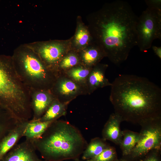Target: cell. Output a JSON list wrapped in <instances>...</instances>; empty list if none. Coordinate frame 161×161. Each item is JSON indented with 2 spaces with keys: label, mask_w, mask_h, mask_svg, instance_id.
Masks as SVG:
<instances>
[{
  "label": "cell",
  "mask_w": 161,
  "mask_h": 161,
  "mask_svg": "<svg viewBox=\"0 0 161 161\" xmlns=\"http://www.w3.org/2000/svg\"><path fill=\"white\" fill-rule=\"evenodd\" d=\"M137 18L129 4L120 0L107 4L94 15L92 30L95 43L116 65L125 61L137 46Z\"/></svg>",
  "instance_id": "cell-1"
},
{
  "label": "cell",
  "mask_w": 161,
  "mask_h": 161,
  "mask_svg": "<svg viewBox=\"0 0 161 161\" xmlns=\"http://www.w3.org/2000/svg\"><path fill=\"white\" fill-rule=\"evenodd\" d=\"M109 99L123 121L140 124L161 117V89L148 79L120 75L112 83Z\"/></svg>",
  "instance_id": "cell-2"
},
{
  "label": "cell",
  "mask_w": 161,
  "mask_h": 161,
  "mask_svg": "<svg viewBox=\"0 0 161 161\" xmlns=\"http://www.w3.org/2000/svg\"><path fill=\"white\" fill-rule=\"evenodd\" d=\"M0 106L17 120L32 115L30 89L15 68L11 56L0 55Z\"/></svg>",
  "instance_id": "cell-3"
},
{
  "label": "cell",
  "mask_w": 161,
  "mask_h": 161,
  "mask_svg": "<svg viewBox=\"0 0 161 161\" xmlns=\"http://www.w3.org/2000/svg\"><path fill=\"white\" fill-rule=\"evenodd\" d=\"M38 148L45 156L57 160L76 157L88 143L80 131L68 122L56 120L38 139Z\"/></svg>",
  "instance_id": "cell-4"
},
{
  "label": "cell",
  "mask_w": 161,
  "mask_h": 161,
  "mask_svg": "<svg viewBox=\"0 0 161 161\" xmlns=\"http://www.w3.org/2000/svg\"><path fill=\"white\" fill-rule=\"evenodd\" d=\"M15 70L30 89H51L58 74L48 68L26 44L14 50L11 56Z\"/></svg>",
  "instance_id": "cell-5"
},
{
  "label": "cell",
  "mask_w": 161,
  "mask_h": 161,
  "mask_svg": "<svg viewBox=\"0 0 161 161\" xmlns=\"http://www.w3.org/2000/svg\"><path fill=\"white\" fill-rule=\"evenodd\" d=\"M136 31L137 46L147 52L154 40L161 39V10L147 7L137 18Z\"/></svg>",
  "instance_id": "cell-6"
},
{
  "label": "cell",
  "mask_w": 161,
  "mask_h": 161,
  "mask_svg": "<svg viewBox=\"0 0 161 161\" xmlns=\"http://www.w3.org/2000/svg\"><path fill=\"white\" fill-rule=\"evenodd\" d=\"M140 125L139 140L130 153L125 156L131 160L141 158L151 151L161 148V117L148 120Z\"/></svg>",
  "instance_id": "cell-7"
},
{
  "label": "cell",
  "mask_w": 161,
  "mask_h": 161,
  "mask_svg": "<svg viewBox=\"0 0 161 161\" xmlns=\"http://www.w3.org/2000/svg\"><path fill=\"white\" fill-rule=\"evenodd\" d=\"M25 44L38 55L48 68L58 73V65L66 52V47L63 43L53 41Z\"/></svg>",
  "instance_id": "cell-8"
},
{
  "label": "cell",
  "mask_w": 161,
  "mask_h": 161,
  "mask_svg": "<svg viewBox=\"0 0 161 161\" xmlns=\"http://www.w3.org/2000/svg\"><path fill=\"white\" fill-rule=\"evenodd\" d=\"M84 85L73 80L67 75L58 73L50 91L55 98L61 102L69 103L79 95L86 92Z\"/></svg>",
  "instance_id": "cell-9"
},
{
  "label": "cell",
  "mask_w": 161,
  "mask_h": 161,
  "mask_svg": "<svg viewBox=\"0 0 161 161\" xmlns=\"http://www.w3.org/2000/svg\"><path fill=\"white\" fill-rule=\"evenodd\" d=\"M32 120L39 119L56 99L50 90L30 89Z\"/></svg>",
  "instance_id": "cell-10"
},
{
  "label": "cell",
  "mask_w": 161,
  "mask_h": 161,
  "mask_svg": "<svg viewBox=\"0 0 161 161\" xmlns=\"http://www.w3.org/2000/svg\"><path fill=\"white\" fill-rule=\"evenodd\" d=\"M122 122V118L119 115L114 113L112 114L103 129L102 138L119 145L122 137L123 131L120 128Z\"/></svg>",
  "instance_id": "cell-11"
},
{
  "label": "cell",
  "mask_w": 161,
  "mask_h": 161,
  "mask_svg": "<svg viewBox=\"0 0 161 161\" xmlns=\"http://www.w3.org/2000/svg\"><path fill=\"white\" fill-rule=\"evenodd\" d=\"M106 64H98L93 67L86 81L87 90L89 93L97 89L105 86H111L105 76V71L108 67Z\"/></svg>",
  "instance_id": "cell-12"
},
{
  "label": "cell",
  "mask_w": 161,
  "mask_h": 161,
  "mask_svg": "<svg viewBox=\"0 0 161 161\" xmlns=\"http://www.w3.org/2000/svg\"><path fill=\"white\" fill-rule=\"evenodd\" d=\"M55 121H41L38 120H32L31 121L27 123L23 136L29 140L38 139Z\"/></svg>",
  "instance_id": "cell-13"
},
{
  "label": "cell",
  "mask_w": 161,
  "mask_h": 161,
  "mask_svg": "<svg viewBox=\"0 0 161 161\" xmlns=\"http://www.w3.org/2000/svg\"><path fill=\"white\" fill-rule=\"evenodd\" d=\"M27 123L25 122L13 129L1 142L0 143V160L15 145L20 137L23 136Z\"/></svg>",
  "instance_id": "cell-14"
},
{
  "label": "cell",
  "mask_w": 161,
  "mask_h": 161,
  "mask_svg": "<svg viewBox=\"0 0 161 161\" xmlns=\"http://www.w3.org/2000/svg\"><path fill=\"white\" fill-rule=\"evenodd\" d=\"M94 44L83 51L81 55L83 62L89 67H92L97 64L104 57L106 56L103 49L96 44Z\"/></svg>",
  "instance_id": "cell-15"
},
{
  "label": "cell",
  "mask_w": 161,
  "mask_h": 161,
  "mask_svg": "<svg viewBox=\"0 0 161 161\" xmlns=\"http://www.w3.org/2000/svg\"><path fill=\"white\" fill-rule=\"evenodd\" d=\"M68 103H63L55 99L44 115L38 120L41 121L57 120L65 114Z\"/></svg>",
  "instance_id": "cell-16"
},
{
  "label": "cell",
  "mask_w": 161,
  "mask_h": 161,
  "mask_svg": "<svg viewBox=\"0 0 161 161\" xmlns=\"http://www.w3.org/2000/svg\"><path fill=\"white\" fill-rule=\"evenodd\" d=\"M106 141L99 137L92 139L83 153L82 159L88 160L100 154L109 145Z\"/></svg>",
  "instance_id": "cell-17"
},
{
  "label": "cell",
  "mask_w": 161,
  "mask_h": 161,
  "mask_svg": "<svg viewBox=\"0 0 161 161\" xmlns=\"http://www.w3.org/2000/svg\"><path fill=\"white\" fill-rule=\"evenodd\" d=\"M122 137L119 144L124 157L129 155L135 146L140 138L139 133L129 130L123 131Z\"/></svg>",
  "instance_id": "cell-18"
},
{
  "label": "cell",
  "mask_w": 161,
  "mask_h": 161,
  "mask_svg": "<svg viewBox=\"0 0 161 161\" xmlns=\"http://www.w3.org/2000/svg\"><path fill=\"white\" fill-rule=\"evenodd\" d=\"M30 147L25 144L18 145L10 154L6 161H35Z\"/></svg>",
  "instance_id": "cell-19"
},
{
  "label": "cell",
  "mask_w": 161,
  "mask_h": 161,
  "mask_svg": "<svg viewBox=\"0 0 161 161\" xmlns=\"http://www.w3.org/2000/svg\"><path fill=\"white\" fill-rule=\"evenodd\" d=\"M92 67L88 68L82 66H75L68 70L66 75L77 83L84 85Z\"/></svg>",
  "instance_id": "cell-20"
},
{
  "label": "cell",
  "mask_w": 161,
  "mask_h": 161,
  "mask_svg": "<svg viewBox=\"0 0 161 161\" xmlns=\"http://www.w3.org/2000/svg\"><path fill=\"white\" fill-rule=\"evenodd\" d=\"M79 60L78 57L73 54H70L64 57L59 63L57 69L58 72L61 71L68 70L77 65Z\"/></svg>",
  "instance_id": "cell-21"
},
{
  "label": "cell",
  "mask_w": 161,
  "mask_h": 161,
  "mask_svg": "<svg viewBox=\"0 0 161 161\" xmlns=\"http://www.w3.org/2000/svg\"><path fill=\"white\" fill-rule=\"evenodd\" d=\"M117 160L115 149L109 145L97 156L83 161H117Z\"/></svg>",
  "instance_id": "cell-22"
},
{
  "label": "cell",
  "mask_w": 161,
  "mask_h": 161,
  "mask_svg": "<svg viewBox=\"0 0 161 161\" xmlns=\"http://www.w3.org/2000/svg\"><path fill=\"white\" fill-rule=\"evenodd\" d=\"M90 38V34L87 29L80 25L78 28L75 38L76 45L79 47L85 46L89 42Z\"/></svg>",
  "instance_id": "cell-23"
},
{
  "label": "cell",
  "mask_w": 161,
  "mask_h": 161,
  "mask_svg": "<svg viewBox=\"0 0 161 161\" xmlns=\"http://www.w3.org/2000/svg\"><path fill=\"white\" fill-rule=\"evenodd\" d=\"M160 149L152 150L149 152L144 156L145 157L140 161H160Z\"/></svg>",
  "instance_id": "cell-24"
},
{
  "label": "cell",
  "mask_w": 161,
  "mask_h": 161,
  "mask_svg": "<svg viewBox=\"0 0 161 161\" xmlns=\"http://www.w3.org/2000/svg\"><path fill=\"white\" fill-rule=\"evenodd\" d=\"M145 2L148 8L161 10V0H147Z\"/></svg>",
  "instance_id": "cell-25"
},
{
  "label": "cell",
  "mask_w": 161,
  "mask_h": 161,
  "mask_svg": "<svg viewBox=\"0 0 161 161\" xmlns=\"http://www.w3.org/2000/svg\"><path fill=\"white\" fill-rule=\"evenodd\" d=\"M152 49L155 54L160 59H161V47L152 46Z\"/></svg>",
  "instance_id": "cell-26"
}]
</instances>
